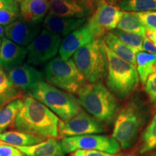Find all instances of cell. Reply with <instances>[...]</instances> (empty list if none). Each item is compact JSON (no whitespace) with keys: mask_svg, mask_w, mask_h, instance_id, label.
I'll use <instances>...</instances> for the list:
<instances>
[{"mask_svg":"<svg viewBox=\"0 0 156 156\" xmlns=\"http://www.w3.org/2000/svg\"><path fill=\"white\" fill-rule=\"evenodd\" d=\"M59 119L49 108L30 95L23 99L15 122L17 130L42 137L56 138L58 136Z\"/></svg>","mask_w":156,"mask_h":156,"instance_id":"obj_1","label":"cell"},{"mask_svg":"<svg viewBox=\"0 0 156 156\" xmlns=\"http://www.w3.org/2000/svg\"><path fill=\"white\" fill-rule=\"evenodd\" d=\"M77 95L81 106L88 114L106 124H112L114 122L118 114V101L101 82L86 83Z\"/></svg>","mask_w":156,"mask_h":156,"instance_id":"obj_2","label":"cell"},{"mask_svg":"<svg viewBox=\"0 0 156 156\" xmlns=\"http://www.w3.org/2000/svg\"><path fill=\"white\" fill-rule=\"evenodd\" d=\"M108 59L107 87L121 99L125 100L132 94L139 84L136 66L114 54L105 44Z\"/></svg>","mask_w":156,"mask_h":156,"instance_id":"obj_3","label":"cell"},{"mask_svg":"<svg viewBox=\"0 0 156 156\" xmlns=\"http://www.w3.org/2000/svg\"><path fill=\"white\" fill-rule=\"evenodd\" d=\"M72 58L87 83H98L106 77L108 59L103 38L91 41L78 49Z\"/></svg>","mask_w":156,"mask_h":156,"instance_id":"obj_4","label":"cell"},{"mask_svg":"<svg viewBox=\"0 0 156 156\" xmlns=\"http://www.w3.org/2000/svg\"><path fill=\"white\" fill-rule=\"evenodd\" d=\"M146 112L139 101L131 100L119 112L114 120L112 137L122 149L134 145L146 120Z\"/></svg>","mask_w":156,"mask_h":156,"instance_id":"obj_5","label":"cell"},{"mask_svg":"<svg viewBox=\"0 0 156 156\" xmlns=\"http://www.w3.org/2000/svg\"><path fill=\"white\" fill-rule=\"evenodd\" d=\"M29 95L40 101L62 121L75 116L83 109L77 98L57 88L45 81H41L29 92Z\"/></svg>","mask_w":156,"mask_h":156,"instance_id":"obj_6","label":"cell"},{"mask_svg":"<svg viewBox=\"0 0 156 156\" xmlns=\"http://www.w3.org/2000/svg\"><path fill=\"white\" fill-rule=\"evenodd\" d=\"M44 77L46 83L73 95L77 94L87 83L72 58L69 60H63L60 56L52 58L46 65Z\"/></svg>","mask_w":156,"mask_h":156,"instance_id":"obj_7","label":"cell"},{"mask_svg":"<svg viewBox=\"0 0 156 156\" xmlns=\"http://www.w3.org/2000/svg\"><path fill=\"white\" fill-rule=\"evenodd\" d=\"M62 36L42 29L36 38L27 46V62L40 65L56 57L62 43Z\"/></svg>","mask_w":156,"mask_h":156,"instance_id":"obj_8","label":"cell"},{"mask_svg":"<svg viewBox=\"0 0 156 156\" xmlns=\"http://www.w3.org/2000/svg\"><path fill=\"white\" fill-rule=\"evenodd\" d=\"M61 145L64 153H74L77 150H94L116 155L119 153L120 145L114 138L100 134L69 136L64 138Z\"/></svg>","mask_w":156,"mask_h":156,"instance_id":"obj_9","label":"cell"},{"mask_svg":"<svg viewBox=\"0 0 156 156\" xmlns=\"http://www.w3.org/2000/svg\"><path fill=\"white\" fill-rule=\"evenodd\" d=\"M104 130L103 123L83 109L73 118L60 121L58 126V135L63 139L69 136L100 134Z\"/></svg>","mask_w":156,"mask_h":156,"instance_id":"obj_10","label":"cell"},{"mask_svg":"<svg viewBox=\"0 0 156 156\" xmlns=\"http://www.w3.org/2000/svg\"><path fill=\"white\" fill-rule=\"evenodd\" d=\"M104 34L87 21L80 28L68 35L62 41L59 56L63 60H69L78 49L95 38H103Z\"/></svg>","mask_w":156,"mask_h":156,"instance_id":"obj_11","label":"cell"},{"mask_svg":"<svg viewBox=\"0 0 156 156\" xmlns=\"http://www.w3.org/2000/svg\"><path fill=\"white\" fill-rule=\"evenodd\" d=\"M48 14L65 18L83 19L92 15L96 4L90 0H49Z\"/></svg>","mask_w":156,"mask_h":156,"instance_id":"obj_12","label":"cell"},{"mask_svg":"<svg viewBox=\"0 0 156 156\" xmlns=\"http://www.w3.org/2000/svg\"><path fill=\"white\" fill-rule=\"evenodd\" d=\"M123 12L116 5H111L106 0H100L87 20L105 35L117 28Z\"/></svg>","mask_w":156,"mask_h":156,"instance_id":"obj_13","label":"cell"},{"mask_svg":"<svg viewBox=\"0 0 156 156\" xmlns=\"http://www.w3.org/2000/svg\"><path fill=\"white\" fill-rule=\"evenodd\" d=\"M9 79L19 92H30L39 82L44 81L41 72L28 64H22L7 72Z\"/></svg>","mask_w":156,"mask_h":156,"instance_id":"obj_14","label":"cell"},{"mask_svg":"<svg viewBox=\"0 0 156 156\" xmlns=\"http://www.w3.org/2000/svg\"><path fill=\"white\" fill-rule=\"evenodd\" d=\"M41 31L40 24L28 23L21 17L5 27L7 38L22 46H28Z\"/></svg>","mask_w":156,"mask_h":156,"instance_id":"obj_15","label":"cell"},{"mask_svg":"<svg viewBox=\"0 0 156 156\" xmlns=\"http://www.w3.org/2000/svg\"><path fill=\"white\" fill-rule=\"evenodd\" d=\"M27 54L26 48L4 37L0 49V66L8 72L12 68L21 65L27 57Z\"/></svg>","mask_w":156,"mask_h":156,"instance_id":"obj_16","label":"cell"},{"mask_svg":"<svg viewBox=\"0 0 156 156\" xmlns=\"http://www.w3.org/2000/svg\"><path fill=\"white\" fill-rule=\"evenodd\" d=\"M86 21L87 18H65L48 13L43 21V27L45 30L52 34L66 37L70 33L80 28Z\"/></svg>","mask_w":156,"mask_h":156,"instance_id":"obj_17","label":"cell"},{"mask_svg":"<svg viewBox=\"0 0 156 156\" xmlns=\"http://www.w3.org/2000/svg\"><path fill=\"white\" fill-rule=\"evenodd\" d=\"M49 0H24L20 3V17L27 22L40 24L48 12Z\"/></svg>","mask_w":156,"mask_h":156,"instance_id":"obj_18","label":"cell"},{"mask_svg":"<svg viewBox=\"0 0 156 156\" xmlns=\"http://www.w3.org/2000/svg\"><path fill=\"white\" fill-rule=\"evenodd\" d=\"M27 156H64L59 142L55 138H48L41 143L31 146H14Z\"/></svg>","mask_w":156,"mask_h":156,"instance_id":"obj_19","label":"cell"},{"mask_svg":"<svg viewBox=\"0 0 156 156\" xmlns=\"http://www.w3.org/2000/svg\"><path fill=\"white\" fill-rule=\"evenodd\" d=\"M44 137L26 132L17 131L4 132L0 134V141L12 146H31L41 143Z\"/></svg>","mask_w":156,"mask_h":156,"instance_id":"obj_20","label":"cell"},{"mask_svg":"<svg viewBox=\"0 0 156 156\" xmlns=\"http://www.w3.org/2000/svg\"><path fill=\"white\" fill-rule=\"evenodd\" d=\"M103 39L106 46L114 54L136 66V55L137 51L129 48L121 41L113 33H106L103 37Z\"/></svg>","mask_w":156,"mask_h":156,"instance_id":"obj_21","label":"cell"},{"mask_svg":"<svg viewBox=\"0 0 156 156\" xmlns=\"http://www.w3.org/2000/svg\"><path fill=\"white\" fill-rule=\"evenodd\" d=\"M136 68L140 81L145 84L148 77L156 73V54L137 52L136 55Z\"/></svg>","mask_w":156,"mask_h":156,"instance_id":"obj_22","label":"cell"},{"mask_svg":"<svg viewBox=\"0 0 156 156\" xmlns=\"http://www.w3.org/2000/svg\"><path fill=\"white\" fill-rule=\"evenodd\" d=\"M22 103L23 98H18L0 106V134L9 126L15 125V119Z\"/></svg>","mask_w":156,"mask_h":156,"instance_id":"obj_23","label":"cell"},{"mask_svg":"<svg viewBox=\"0 0 156 156\" xmlns=\"http://www.w3.org/2000/svg\"><path fill=\"white\" fill-rule=\"evenodd\" d=\"M21 95L22 93L15 88L5 69L0 66V106L18 98Z\"/></svg>","mask_w":156,"mask_h":156,"instance_id":"obj_24","label":"cell"},{"mask_svg":"<svg viewBox=\"0 0 156 156\" xmlns=\"http://www.w3.org/2000/svg\"><path fill=\"white\" fill-rule=\"evenodd\" d=\"M116 28L124 32L135 34L142 37L145 36V28L140 22L136 13L132 12H123L122 18L119 22Z\"/></svg>","mask_w":156,"mask_h":156,"instance_id":"obj_25","label":"cell"},{"mask_svg":"<svg viewBox=\"0 0 156 156\" xmlns=\"http://www.w3.org/2000/svg\"><path fill=\"white\" fill-rule=\"evenodd\" d=\"M20 17V5L15 0H0V24L7 26Z\"/></svg>","mask_w":156,"mask_h":156,"instance_id":"obj_26","label":"cell"},{"mask_svg":"<svg viewBox=\"0 0 156 156\" xmlns=\"http://www.w3.org/2000/svg\"><path fill=\"white\" fill-rule=\"evenodd\" d=\"M117 5L124 12L156 11V0H121Z\"/></svg>","mask_w":156,"mask_h":156,"instance_id":"obj_27","label":"cell"},{"mask_svg":"<svg viewBox=\"0 0 156 156\" xmlns=\"http://www.w3.org/2000/svg\"><path fill=\"white\" fill-rule=\"evenodd\" d=\"M140 153H146L156 147V113L142 135Z\"/></svg>","mask_w":156,"mask_h":156,"instance_id":"obj_28","label":"cell"},{"mask_svg":"<svg viewBox=\"0 0 156 156\" xmlns=\"http://www.w3.org/2000/svg\"><path fill=\"white\" fill-rule=\"evenodd\" d=\"M113 34L118 38L121 41L136 51L140 52L142 51V44H143L144 37L140 35L132 34V33L124 32L119 29H114Z\"/></svg>","mask_w":156,"mask_h":156,"instance_id":"obj_29","label":"cell"},{"mask_svg":"<svg viewBox=\"0 0 156 156\" xmlns=\"http://www.w3.org/2000/svg\"><path fill=\"white\" fill-rule=\"evenodd\" d=\"M146 30H156V11L135 12Z\"/></svg>","mask_w":156,"mask_h":156,"instance_id":"obj_30","label":"cell"},{"mask_svg":"<svg viewBox=\"0 0 156 156\" xmlns=\"http://www.w3.org/2000/svg\"><path fill=\"white\" fill-rule=\"evenodd\" d=\"M145 90L151 103L156 106V73L150 76L145 82Z\"/></svg>","mask_w":156,"mask_h":156,"instance_id":"obj_31","label":"cell"},{"mask_svg":"<svg viewBox=\"0 0 156 156\" xmlns=\"http://www.w3.org/2000/svg\"><path fill=\"white\" fill-rule=\"evenodd\" d=\"M0 156H25L14 146L0 141Z\"/></svg>","mask_w":156,"mask_h":156,"instance_id":"obj_32","label":"cell"},{"mask_svg":"<svg viewBox=\"0 0 156 156\" xmlns=\"http://www.w3.org/2000/svg\"><path fill=\"white\" fill-rule=\"evenodd\" d=\"M73 156H116L105 152L94 150H77L73 153Z\"/></svg>","mask_w":156,"mask_h":156,"instance_id":"obj_33","label":"cell"},{"mask_svg":"<svg viewBox=\"0 0 156 156\" xmlns=\"http://www.w3.org/2000/svg\"><path fill=\"white\" fill-rule=\"evenodd\" d=\"M142 51L150 54H156V46L145 36L142 44Z\"/></svg>","mask_w":156,"mask_h":156,"instance_id":"obj_34","label":"cell"},{"mask_svg":"<svg viewBox=\"0 0 156 156\" xmlns=\"http://www.w3.org/2000/svg\"><path fill=\"white\" fill-rule=\"evenodd\" d=\"M145 37L149 39V40L156 46V30H146Z\"/></svg>","mask_w":156,"mask_h":156,"instance_id":"obj_35","label":"cell"},{"mask_svg":"<svg viewBox=\"0 0 156 156\" xmlns=\"http://www.w3.org/2000/svg\"><path fill=\"white\" fill-rule=\"evenodd\" d=\"M5 35V27L0 24V38H4Z\"/></svg>","mask_w":156,"mask_h":156,"instance_id":"obj_36","label":"cell"},{"mask_svg":"<svg viewBox=\"0 0 156 156\" xmlns=\"http://www.w3.org/2000/svg\"><path fill=\"white\" fill-rule=\"evenodd\" d=\"M107 2L111 4V5H118V3L121 0H106Z\"/></svg>","mask_w":156,"mask_h":156,"instance_id":"obj_37","label":"cell"},{"mask_svg":"<svg viewBox=\"0 0 156 156\" xmlns=\"http://www.w3.org/2000/svg\"><path fill=\"white\" fill-rule=\"evenodd\" d=\"M90 1H92L93 2H94V3H97L98 2L100 1V0H90Z\"/></svg>","mask_w":156,"mask_h":156,"instance_id":"obj_38","label":"cell"},{"mask_svg":"<svg viewBox=\"0 0 156 156\" xmlns=\"http://www.w3.org/2000/svg\"><path fill=\"white\" fill-rule=\"evenodd\" d=\"M15 1L17 2L18 3H20V2H22L23 1H24V0H15Z\"/></svg>","mask_w":156,"mask_h":156,"instance_id":"obj_39","label":"cell"},{"mask_svg":"<svg viewBox=\"0 0 156 156\" xmlns=\"http://www.w3.org/2000/svg\"><path fill=\"white\" fill-rule=\"evenodd\" d=\"M1 46H2V40H1V38H0V49H1Z\"/></svg>","mask_w":156,"mask_h":156,"instance_id":"obj_40","label":"cell"},{"mask_svg":"<svg viewBox=\"0 0 156 156\" xmlns=\"http://www.w3.org/2000/svg\"><path fill=\"white\" fill-rule=\"evenodd\" d=\"M155 156H156V155H155Z\"/></svg>","mask_w":156,"mask_h":156,"instance_id":"obj_41","label":"cell"}]
</instances>
